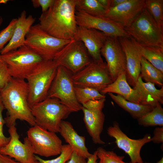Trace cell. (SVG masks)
Returning a JSON list of instances; mask_svg holds the SVG:
<instances>
[{
    "instance_id": "obj_21",
    "label": "cell",
    "mask_w": 163,
    "mask_h": 163,
    "mask_svg": "<svg viewBox=\"0 0 163 163\" xmlns=\"http://www.w3.org/2000/svg\"><path fill=\"white\" fill-rule=\"evenodd\" d=\"M59 133L70 146L73 152L79 155L88 159L92 155L86 146L85 137L78 135L70 122L62 120Z\"/></svg>"
},
{
    "instance_id": "obj_33",
    "label": "cell",
    "mask_w": 163,
    "mask_h": 163,
    "mask_svg": "<svg viewBox=\"0 0 163 163\" xmlns=\"http://www.w3.org/2000/svg\"><path fill=\"white\" fill-rule=\"evenodd\" d=\"M17 21V18L13 19L8 25L0 32V51L5 44L11 40L13 34Z\"/></svg>"
},
{
    "instance_id": "obj_12",
    "label": "cell",
    "mask_w": 163,
    "mask_h": 163,
    "mask_svg": "<svg viewBox=\"0 0 163 163\" xmlns=\"http://www.w3.org/2000/svg\"><path fill=\"white\" fill-rule=\"evenodd\" d=\"M107 133L110 136L115 139L117 147L129 155L131 163L144 162L140 155V151L143 145L151 142L150 134H147L142 139H131L122 131L119 123L116 121L107 128Z\"/></svg>"
},
{
    "instance_id": "obj_48",
    "label": "cell",
    "mask_w": 163,
    "mask_h": 163,
    "mask_svg": "<svg viewBox=\"0 0 163 163\" xmlns=\"http://www.w3.org/2000/svg\"><path fill=\"white\" fill-rule=\"evenodd\" d=\"M143 163H150L149 162H143Z\"/></svg>"
},
{
    "instance_id": "obj_9",
    "label": "cell",
    "mask_w": 163,
    "mask_h": 163,
    "mask_svg": "<svg viewBox=\"0 0 163 163\" xmlns=\"http://www.w3.org/2000/svg\"><path fill=\"white\" fill-rule=\"evenodd\" d=\"M74 86L88 87L100 92L113 82L106 63L92 60L87 66L72 75Z\"/></svg>"
},
{
    "instance_id": "obj_24",
    "label": "cell",
    "mask_w": 163,
    "mask_h": 163,
    "mask_svg": "<svg viewBox=\"0 0 163 163\" xmlns=\"http://www.w3.org/2000/svg\"><path fill=\"white\" fill-rule=\"evenodd\" d=\"M113 101L119 106L128 112L132 117L138 119L154 108L146 105L139 104L127 101L121 96L113 94L107 93Z\"/></svg>"
},
{
    "instance_id": "obj_22",
    "label": "cell",
    "mask_w": 163,
    "mask_h": 163,
    "mask_svg": "<svg viewBox=\"0 0 163 163\" xmlns=\"http://www.w3.org/2000/svg\"><path fill=\"white\" fill-rule=\"evenodd\" d=\"M133 88L137 92L141 104L154 108L158 103L163 104V86L157 89L154 84L144 82L140 75Z\"/></svg>"
},
{
    "instance_id": "obj_10",
    "label": "cell",
    "mask_w": 163,
    "mask_h": 163,
    "mask_svg": "<svg viewBox=\"0 0 163 163\" xmlns=\"http://www.w3.org/2000/svg\"><path fill=\"white\" fill-rule=\"evenodd\" d=\"M83 43L72 40L56 54L53 60L75 74L88 65L92 61Z\"/></svg>"
},
{
    "instance_id": "obj_23",
    "label": "cell",
    "mask_w": 163,
    "mask_h": 163,
    "mask_svg": "<svg viewBox=\"0 0 163 163\" xmlns=\"http://www.w3.org/2000/svg\"><path fill=\"white\" fill-rule=\"evenodd\" d=\"M100 93L104 95L108 93H116L128 101L140 104L136 90L131 88L127 82L126 72L120 75L115 81L103 89Z\"/></svg>"
},
{
    "instance_id": "obj_34",
    "label": "cell",
    "mask_w": 163,
    "mask_h": 163,
    "mask_svg": "<svg viewBox=\"0 0 163 163\" xmlns=\"http://www.w3.org/2000/svg\"><path fill=\"white\" fill-rule=\"evenodd\" d=\"M11 78L9 73L7 65L0 54V91L9 82Z\"/></svg>"
},
{
    "instance_id": "obj_28",
    "label": "cell",
    "mask_w": 163,
    "mask_h": 163,
    "mask_svg": "<svg viewBox=\"0 0 163 163\" xmlns=\"http://www.w3.org/2000/svg\"><path fill=\"white\" fill-rule=\"evenodd\" d=\"M137 120L138 124L144 127L163 126V108L161 104L158 103L151 111Z\"/></svg>"
},
{
    "instance_id": "obj_18",
    "label": "cell",
    "mask_w": 163,
    "mask_h": 163,
    "mask_svg": "<svg viewBox=\"0 0 163 163\" xmlns=\"http://www.w3.org/2000/svg\"><path fill=\"white\" fill-rule=\"evenodd\" d=\"M108 37L96 29L78 26L74 39L82 42L93 60L102 61L101 50Z\"/></svg>"
},
{
    "instance_id": "obj_45",
    "label": "cell",
    "mask_w": 163,
    "mask_h": 163,
    "mask_svg": "<svg viewBox=\"0 0 163 163\" xmlns=\"http://www.w3.org/2000/svg\"><path fill=\"white\" fill-rule=\"evenodd\" d=\"M156 163H163V157H162L161 159L158 161Z\"/></svg>"
},
{
    "instance_id": "obj_30",
    "label": "cell",
    "mask_w": 163,
    "mask_h": 163,
    "mask_svg": "<svg viewBox=\"0 0 163 163\" xmlns=\"http://www.w3.org/2000/svg\"><path fill=\"white\" fill-rule=\"evenodd\" d=\"M145 8L163 31V0H145Z\"/></svg>"
},
{
    "instance_id": "obj_31",
    "label": "cell",
    "mask_w": 163,
    "mask_h": 163,
    "mask_svg": "<svg viewBox=\"0 0 163 163\" xmlns=\"http://www.w3.org/2000/svg\"><path fill=\"white\" fill-rule=\"evenodd\" d=\"M96 151L99 160L97 163H131L124 161V156L118 155L113 151H107L101 147L97 148Z\"/></svg>"
},
{
    "instance_id": "obj_3",
    "label": "cell",
    "mask_w": 163,
    "mask_h": 163,
    "mask_svg": "<svg viewBox=\"0 0 163 163\" xmlns=\"http://www.w3.org/2000/svg\"><path fill=\"white\" fill-rule=\"evenodd\" d=\"M58 66L53 60L44 61L27 76L28 102L31 108L47 97Z\"/></svg>"
},
{
    "instance_id": "obj_39",
    "label": "cell",
    "mask_w": 163,
    "mask_h": 163,
    "mask_svg": "<svg viewBox=\"0 0 163 163\" xmlns=\"http://www.w3.org/2000/svg\"><path fill=\"white\" fill-rule=\"evenodd\" d=\"M86 159L73 152L70 159L66 163H86Z\"/></svg>"
},
{
    "instance_id": "obj_7",
    "label": "cell",
    "mask_w": 163,
    "mask_h": 163,
    "mask_svg": "<svg viewBox=\"0 0 163 163\" xmlns=\"http://www.w3.org/2000/svg\"><path fill=\"white\" fill-rule=\"evenodd\" d=\"M2 56L7 65L11 77L24 80L37 66L44 61L25 45Z\"/></svg>"
},
{
    "instance_id": "obj_35",
    "label": "cell",
    "mask_w": 163,
    "mask_h": 163,
    "mask_svg": "<svg viewBox=\"0 0 163 163\" xmlns=\"http://www.w3.org/2000/svg\"><path fill=\"white\" fill-rule=\"evenodd\" d=\"M5 109L0 97V149L7 145L10 141V137L5 136L3 133V126L5 122L3 119L2 113Z\"/></svg>"
},
{
    "instance_id": "obj_11",
    "label": "cell",
    "mask_w": 163,
    "mask_h": 163,
    "mask_svg": "<svg viewBox=\"0 0 163 163\" xmlns=\"http://www.w3.org/2000/svg\"><path fill=\"white\" fill-rule=\"evenodd\" d=\"M27 134L34 154L48 157L60 154L63 145L55 133L36 125L29 129Z\"/></svg>"
},
{
    "instance_id": "obj_38",
    "label": "cell",
    "mask_w": 163,
    "mask_h": 163,
    "mask_svg": "<svg viewBox=\"0 0 163 163\" xmlns=\"http://www.w3.org/2000/svg\"><path fill=\"white\" fill-rule=\"evenodd\" d=\"M153 133L154 135L151 138V141L155 143H163V126L155 128Z\"/></svg>"
},
{
    "instance_id": "obj_43",
    "label": "cell",
    "mask_w": 163,
    "mask_h": 163,
    "mask_svg": "<svg viewBox=\"0 0 163 163\" xmlns=\"http://www.w3.org/2000/svg\"><path fill=\"white\" fill-rule=\"evenodd\" d=\"M99 2L107 10L110 8V0H98Z\"/></svg>"
},
{
    "instance_id": "obj_14",
    "label": "cell",
    "mask_w": 163,
    "mask_h": 163,
    "mask_svg": "<svg viewBox=\"0 0 163 163\" xmlns=\"http://www.w3.org/2000/svg\"><path fill=\"white\" fill-rule=\"evenodd\" d=\"M75 16L78 26L96 29L110 37H130L121 25L104 17L93 16L76 11Z\"/></svg>"
},
{
    "instance_id": "obj_47",
    "label": "cell",
    "mask_w": 163,
    "mask_h": 163,
    "mask_svg": "<svg viewBox=\"0 0 163 163\" xmlns=\"http://www.w3.org/2000/svg\"><path fill=\"white\" fill-rule=\"evenodd\" d=\"M34 163H39V162L37 161V160H36L35 162Z\"/></svg>"
},
{
    "instance_id": "obj_32",
    "label": "cell",
    "mask_w": 163,
    "mask_h": 163,
    "mask_svg": "<svg viewBox=\"0 0 163 163\" xmlns=\"http://www.w3.org/2000/svg\"><path fill=\"white\" fill-rule=\"evenodd\" d=\"M73 151L70 146L68 144L62 145L60 155L53 159L45 160L38 156L34 155L35 159L39 163H66L70 158Z\"/></svg>"
},
{
    "instance_id": "obj_4",
    "label": "cell",
    "mask_w": 163,
    "mask_h": 163,
    "mask_svg": "<svg viewBox=\"0 0 163 163\" xmlns=\"http://www.w3.org/2000/svg\"><path fill=\"white\" fill-rule=\"evenodd\" d=\"M124 29L130 36L141 45L163 48V31L145 8Z\"/></svg>"
},
{
    "instance_id": "obj_13",
    "label": "cell",
    "mask_w": 163,
    "mask_h": 163,
    "mask_svg": "<svg viewBox=\"0 0 163 163\" xmlns=\"http://www.w3.org/2000/svg\"><path fill=\"white\" fill-rule=\"evenodd\" d=\"M101 53L106 60L113 82L120 75L126 72V57L118 38L108 37Z\"/></svg>"
},
{
    "instance_id": "obj_5",
    "label": "cell",
    "mask_w": 163,
    "mask_h": 163,
    "mask_svg": "<svg viewBox=\"0 0 163 163\" xmlns=\"http://www.w3.org/2000/svg\"><path fill=\"white\" fill-rule=\"evenodd\" d=\"M36 125L50 132H59L62 120L72 112L58 99L46 97L31 107Z\"/></svg>"
},
{
    "instance_id": "obj_46",
    "label": "cell",
    "mask_w": 163,
    "mask_h": 163,
    "mask_svg": "<svg viewBox=\"0 0 163 163\" xmlns=\"http://www.w3.org/2000/svg\"><path fill=\"white\" fill-rule=\"evenodd\" d=\"M3 19L2 17L0 16V27L1 25L2 22H3Z\"/></svg>"
},
{
    "instance_id": "obj_44",
    "label": "cell",
    "mask_w": 163,
    "mask_h": 163,
    "mask_svg": "<svg viewBox=\"0 0 163 163\" xmlns=\"http://www.w3.org/2000/svg\"><path fill=\"white\" fill-rule=\"evenodd\" d=\"M9 1L8 0H0V4H6Z\"/></svg>"
},
{
    "instance_id": "obj_40",
    "label": "cell",
    "mask_w": 163,
    "mask_h": 163,
    "mask_svg": "<svg viewBox=\"0 0 163 163\" xmlns=\"http://www.w3.org/2000/svg\"><path fill=\"white\" fill-rule=\"evenodd\" d=\"M0 163H20L12 159L10 157L0 153Z\"/></svg>"
},
{
    "instance_id": "obj_27",
    "label": "cell",
    "mask_w": 163,
    "mask_h": 163,
    "mask_svg": "<svg viewBox=\"0 0 163 163\" xmlns=\"http://www.w3.org/2000/svg\"><path fill=\"white\" fill-rule=\"evenodd\" d=\"M75 10L101 17H104L107 11L98 0H76Z\"/></svg>"
},
{
    "instance_id": "obj_6",
    "label": "cell",
    "mask_w": 163,
    "mask_h": 163,
    "mask_svg": "<svg viewBox=\"0 0 163 163\" xmlns=\"http://www.w3.org/2000/svg\"><path fill=\"white\" fill-rule=\"evenodd\" d=\"M72 40L56 38L41 27L33 25L26 34L24 45L39 55L44 61L53 60L56 54Z\"/></svg>"
},
{
    "instance_id": "obj_1",
    "label": "cell",
    "mask_w": 163,
    "mask_h": 163,
    "mask_svg": "<svg viewBox=\"0 0 163 163\" xmlns=\"http://www.w3.org/2000/svg\"><path fill=\"white\" fill-rule=\"evenodd\" d=\"M76 0H55L39 18L42 28L51 35L65 40L74 39L78 26L75 19Z\"/></svg>"
},
{
    "instance_id": "obj_15",
    "label": "cell",
    "mask_w": 163,
    "mask_h": 163,
    "mask_svg": "<svg viewBox=\"0 0 163 163\" xmlns=\"http://www.w3.org/2000/svg\"><path fill=\"white\" fill-rule=\"evenodd\" d=\"M10 140L5 146L0 149V153L14 158L20 163H34L36 161L31 144L27 137L22 143L19 140L15 125L9 128Z\"/></svg>"
},
{
    "instance_id": "obj_36",
    "label": "cell",
    "mask_w": 163,
    "mask_h": 163,
    "mask_svg": "<svg viewBox=\"0 0 163 163\" xmlns=\"http://www.w3.org/2000/svg\"><path fill=\"white\" fill-rule=\"evenodd\" d=\"M55 0H32L31 2L34 8L40 7L42 13L46 11L53 5Z\"/></svg>"
},
{
    "instance_id": "obj_37",
    "label": "cell",
    "mask_w": 163,
    "mask_h": 163,
    "mask_svg": "<svg viewBox=\"0 0 163 163\" xmlns=\"http://www.w3.org/2000/svg\"><path fill=\"white\" fill-rule=\"evenodd\" d=\"M105 100V98L98 100L90 101L82 104V106L83 107L88 109L96 108L103 109Z\"/></svg>"
},
{
    "instance_id": "obj_19",
    "label": "cell",
    "mask_w": 163,
    "mask_h": 163,
    "mask_svg": "<svg viewBox=\"0 0 163 163\" xmlns=\"http://www.w3.org/2000/svg\"><path fill=\"white\" fill-rule=\"evenodd\" d=\"M35 20L36 18L31 15L27 17L26 11H23L17 18L16 26L11 40L0 51V54H5L24 45L26 36Z\"/></svg>"
},
{
    "instance_id": "obj_42",
    "label": "cell",
    "mask_w": 163,
    "mask_h": 163,
    "mask_svg": "<svg viewBox=\"0 0 163 163\" xmlns=\"http://www.w3.org/2000/svg\"><path fill=\"white\" fill-rule=\"evenodd\" d=\"M126 1V0H110V8L116 7Z\"/></svg>"
},
{
    "instance_id": "obj_16",
    "label": "cell",
    "mask_w": 163,
    "mask_h": 163,
    "mask_svg": "<svg viewBox=\"0 0 163 163\" xmlns=\"http://www.w3.org/2000/svg\"><path fill=\"white\" fill-rule=\"evenodd\" d=\"M145 8V0H126L116 7L109 8L104 17L118 23L124 28Z\"/></svg>"
},
{
    "instance_id": "obj_26",
    "label": "cell",
    "mask_w": 163,
    "mask_h": 163,
    "mask_svg": "<svg viewBox=\"0 0 163 163\" xmlns=\"http://www.w3.org/2000/svg\"><path fill=\"white\" fill-rule=\"evenodd\" d=\"M140 75L145 82H150L158 86H163V72L142 57L141 59Z\"/></svg>"
},
{
    "instance_id": "obj_8",
    "label": "cell",
    "mask_w": 163,
    "mask_h": 163,
    "mask_svg": "<svg viewBox=\"0 0 163 163\" xmlns=\"http://www.w3.org/2000/svg\"><path fill=\"white\" fill-rule=\"evenodd\" d=\"M72 74L64 67L58 66L47 97L58 99L72 112H77L81 110L82 106L76 97Z\"/></svg>"
},
{
    "instance_id": "obj_20",
    "label": "cell",
    "mask_w": 163,
    "mask_h": 163,
    "mask_svg": "<svg viewBox=\"0 0 163 163\" xmlns=\"http://www.w3.org/2000/svg\"><path fill=\"white\" fill-rule=\"evenodd\" d=\"M102 108L88 109L82 107L84 114L83 120L86 128L92 141L95 144H104L101 138L103 129L105 115Z\"/></svg>"
},
{
    "instance_id": "obj_41",
    "label": "cell",
    "mask_w": 163,
    "mask_h": 163,
    "mask_svg": "<svg viewBox=\"0 0 163 163\" xmlns=\"http://www.w3.org/2000/svg\"><path fill=\"white\" fill-rule=\"evenodd\" d=\"M98 159L96 151H95L92 155L88 158L86 163H97Z\"/></svg>"
},
{
    "instance_id": "obj_25",
    "label": "cell",
    "mask_w": 163,
    "mask_h": 163,
    "mask_svg": "<svg viewBox=\"0 0 163 163\" xmlns=\"http://www.w3.org/2000/svg\"><path fill=\"white\" fill-rule=\"evenodd\" d=\"M133 40L142 56L163 72V48L143 46Z\"/></svg>"
},
{
    "instance_id": "obj_2",
    "label": "cell",
    "mask_w": 163,
    "mask_h": 163,
    "mask_svg": "<svg viewBox=\"0 0 163 163\" xmlns=\"http://www.w3.org/2000/svg\"><path fill=\"white\" fill-rule=\"evenodd\" d=\"M0 97L7 110L4 120L8 127L15 125L17 120L25 121L31 126L36 125L28 104V87L25 80L12 77L0 91Z\"/></svg>"
},
{
    "instance_id": "obj_29",
    "label": "cell",
    "mask_w": 163,
    "mask_h": 163,
    "mask_svg": "<svg viewBox=\"0 0 163 163\" xmlns=\"http://www.w3.org/2000/svg\"><path fill=\"white\" fill-rule=\"evenodd\" d=\"M74 90L77 99L82 105L90 101L106 97L99 91L91 88L75 86Z\"/></svg>"
},
{
    "instance_id": "obj_17",
    "label": "cell",
    "mask_w": 163,
    "mask_h": 163,
    "mask_svg": "<svg viewBox=\"0 0 163 163\" xmlns=\"http://www.w3.org/2000/svg\"><path fill=\"white\" fill-rule=\"evenodd\" d=\"M118 38L126 57V80L134 87L140 75L142 56L131 37Z\"/></svg>"
}]
</instances>
